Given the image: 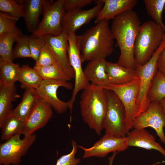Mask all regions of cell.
Returning <instances> with one entry per match:
<instances>
[{"mask_svg": "<svg viewBox=\"0 0 165 165\" xmlns=\"http://www.w3.org/2000/svg\"><path fill=\"white\" fill-rule=\"evenodd\" d=\"M113 20L111 30L120 53L117 63L126 68L135 69L137 64L134 46L141 26L139 18L132 9L117 16Z\"/></svg>", "mask_w": 165, "mask_h": 165, "instance_id": "1", "label": "cell"}, {"mask_svg": "<svg viewBox=\"0 0 165 165\" xmlns=\"http://www.w3.org/2000/svg\"><path fill=\"white\" fill-rule=\"evenodd\" d=\"M114 40L109 26L108 20L100 21L87 30L80 35L82 62L105 59L114 51Z\"/></svg>", "mask_w": 165, "mask_h": 165, "instance_id": "2", "label": "cell"}, {"mask_svg": "<svg viewBox=\"0 0 165 165\" xmlns=\"http://www.w3.org/2000/svg\"><path fill=\"white\" fill-rule=\"evenodd\" d=\"M106 90L91 84L83 90L80 96L81 115L84 122L100 135L108 107Z\"/></svg>", "mask_w": 165, "mask_h": 165, "instance_id": "3", "label": "cell"}, {"mask_svg": "<svg viewBox=\"0 0 165 165\" xmlns=\"http://www.w3.org/2000/svg\"><path fill=\"white\" fill-rule=\"evenodd\" d=\"M165 35L163 28L153 20L141 25L134 46L137 65H143L149 60L162 42Z\"/></svg>", "mask_w": 165, "mask_h": 165, "instance_id": "4", "label": "cell"}, {"mask_svg": "<svg viewBox=\"0 0 165 165\" xmlns=\"http://www.w3.org/2000/svg\"><path fill=\"white\" fill-rule=\"evenodd\" d=\"M165 47V35L162 42L149 60L143 65H136L135 69L136 75L140 79V86L137 99L139 111L137 116L144 112L150 101L148 97V92L152 83L158 70L157 61L159 56Z\"/></svg>", "mask_w": 165, "mask_h": 165, "instance_id": "5", "label": "cell"}, {"mask_svg": "<svg viewBox=\"0 0 165 165\" xmlns=\"http://www.w3.org/2000/svg\"><path fill=\"white\" fill-rule=\"evenodd\" d=\"M64 1L44 0L43 16L36 30L32 33L33 36L41 37L49 34L56 36L62 33L64 30L62 26L65 13Z\"/></svg>", "mask_w": 165, "mask_h": 165, "instance_id": "6", "label": "cell"}, {"mask_svg": "<svg viewBox=\"0 0 165 165\" xmlns=\"http://www.w3.org/2000/svg\"><path fill=\"white\" fill-rule=\"evenodd\" d=\"M139 86L140 79L138 76L129 83L122 85L108 84L103 88L114 92L123 103L126 112V127L127 134L133 127L134 120L138 112L137 99Z\"/></svg>", "mask_w": 165, "mask_h": 165, "instance_id": "7", "label": "cell"}, {"mask_svg": "<svg viewBox=\"0 0 165 165\" xmlns=\"http://www.w3.org/2000/svg\"><path fill=\"white\" fill-rule=\"evenodd\" d=\"M68 56L69 63L75 74V85L72 96L68 101L71 113L77 94L90 84L86 79L82 69V62L80 46V35L75 33H68Z\"/></svg>", "mask_w": 165, "mask_h": 165, "instance_id": "8", "label": "cell"}, {"mask_svg": "<svg viewBox=\"0 0 165 165\" xmlns=\"http://www.w3.org/2000/svg\"><path fill=\"white\" fill-rule=\"evenodd\" d=\"M106 91L108 104L103 129L105 134L117 137H126V114L123 105L114 92L108 90Z\"/></svg>", "mask_w": 165, "mask_h": 165, "instance_id": "9", "label": "cell"}, {"mask_svg": "<svg viewBox=\"0 0 165 165\" xmlns=\"http://www.w3.org/2000/svg\"><path fill=\"white\" fill-rule=\"evenodd\" d=\"M21 133L11 137L0 145V165H19L21 157L26 154L36 139L33 134L20 138Z\"/></svg>", "mask_w": 165, "mask_h": 165, "instance_id": "10", "label": "cell"}, {"mask_svg": "<svg viewBox=\"0 0 165 165\" xmlns=\"http://www.w3.org/2000/svg\"><path fill=\"white\" fill-rule=\"evenodd\" d=\"M67 34L64 29L57 36L49 34L43 37L45 45L49 48L61 71L69 81L75 78V74L68 57Z\"/></svg>", "mask_w": 165, "mask_h": 165, "instance_id": "11", "label": "cell"}, {"mask_svg": "<svg viewBox=\"0 0 165 165\" xmlns=\"http://www.w3.org/2000/svg\"><path fill=\"white\" fill-rule=\"evenodd\" d=\"M153 128L161 142L165 144V135L163 128H165V113L159 101H152L147 109L137 116L133 124L136 129Z\"/></svg>", "mask_w": 165, "mask_h": 165, "instance_id": "12", "label": "cell"}, {"mask_svg": "<svg viewBox=\"0 0 165 165\" xmlns=\"http://www.w3.org/2000/svg\"><path fill=\"white\" fill-rule=\"evenodd\" d=\"M78 148L84 152V159L91 157H104L110 152H122L129 147L127 137H117L105 134L94 145L86 148L78 145Z\"/></svg>", "mask_w": 165, "mask_h": 165, "instance_id": "13", "label": "cell"}, {"mask_svg": "<svg viewBox=\"0 0 165 165\" xmlns=\"http://www.w3.org/2000/svg\"><path fill=\"white\" fill-rule=\"evenodd\" d=\"M60 87L71 90L73 85L68 81L45 80L36 89L39 99L49 105L58 114L64 113L69 108L68 102L61 100L57 95V90Z\"/></svg>", "mask_w": 165, "mask_h": 165, "instance_id": "14", "label": "cell"}, {"mask_svg": "<svg viewBox=\"0 0 165 165\" xmlns=\"http://www.w3.org/2000/svg\"><path fill=\"white\" fill-rule=\"evenodd\" d=\"M96 5L88 10L77 9L65 12L62 26L68 33H75L82 26L97 16L104 5L103 0H93Z\"/></svg>", "mask_w": 165, "mask_h": 165, "instance_id": "15", "label": "cell"}, {"mask_svg": "<svg viewBox=\"0 0 165 165\" xmlns=\"http://www.w3.org/2000/svg\"><path fill=\"white\" fill-rule=\"evenodd\" d=\"M52 107L39 99L24 122L22 131L24 137L33 134L44 127L53 116Z\"/></svg>", "mask_w": 165, "mask_h": 165, "instance_id": "16", "label": "cell"}, {"mask_svg": "<svg viewBox=\"0 0 165 165\" xmlns=\"http://www.w3.org/2000/svg\"><path fill=\"white\" fill-rule=\"evenodd\" d=\"M104 5L96 17V24L102 20L113 19L127 11L132 10L138 2L137 0H103Z\"/></svg>", "mask_w": 165, "mask_h": 165, "instance_id": "17", "label": "cell"}, {"mask_svg": "<svg viewBox=\"0 0 165 165\" xmlns=\"http://www.w3.org/2000/svg\"><path fill=\"white\" fill-rule=\"evenodd\" d=\"M126 137L129 147L156 150L165 156V149L156 142L155 137L145 128H134L127 133Z\"/></svg>", "mask_w": 165, "mask_h": 165, "instance_id": "18", "label": "cell"}, {"mask_svg": "<svg viewBox=\"0 0 165 165\" xmlns=\"http://www.w3.org/2000/svg\"><path fill=\"white\" fill-rule=\"evenodd\" d=\"M107 62L105 59H97L89 62L83 72L86 79L91 84L103 88L109 84L106 72Z\"/></svg>", "mask_w": 165, "mask_h": 165, "instance_id": "19", "label": "cell"}, {"mask_svg": "<svg viewBox=\"0 0 165 165\" xmlns=\"http://www.w3.org/2000/svg\"><path fill=\"white\" fill-rule=\"evenodd\" d=\"M19 1L23 6V16L29 31L33 33L39 24V18L43 11L44 0H26Z\"/></svg>", "mask_w": 165, "mask_h": 165, "instance_id": "20", "label": "cell"}, {"mask_svg": "<svg viewBox=\"0 0 165 165\" xmlns=\"http://www.w3.org/2000/svg\"><path fill=\"white\" fill-rule=\"evenodd\" d=\"M106 72L108 76L109 84L113 85L128 83L138 77L135 69L126 68L117 63L107 61Z\"/></svg>", "mask_w": 165, "mask_h": 165, "instance_id": "21", "label": "cell"}, {"mask_svg": "<svg viewBox=\"0 0 165 165\" xmlns=\"http://www.w3.org/2000/svg\"><path fill=\"white\" fill-rule=\"evenodd\" d=\"M39 100L36 89H25L21 101L10 114L25 122Z\"/></svg>", "mask_w": 165, "mask_h": 165, "instance_id": "22", "label": "cell"}, {"mask_svg": "<svg viewBox=\"0 0 165 165\" xmlns=\"http://www.w3.org/2000/svg\"><path fill=\"white\" fill-rule=\"evenodd\" d=\"M20 97L15 84L0 85V126L13 110V102Z\"/></svg>", "mask_w": 165, "mask_h": 165, "instance_id": "23", "label": "cell"}, {"mask_svg": "<svg viewBox=\"0 0 165 165\" xmlns=\"http://www.w3.org/2000/svg\"><path fill=\"white\" fill-rule=\"evenodd\" d=\"M22 35L19 29L0 35V61L13 62V44Z\"/></svg>", "mask_w": 165, "mask_h": 165, "instance_id": "24", "label": "cell"}, {"mask_svg": "<svg viewBox=\"0 0 165 165\" xmlns=\"http://www.w3.org/2000/svg\"><path fill=\"white\" fill-rule=\"evenodd\" d=\"M43 81L38 72L34 68L27 65L21 67L19 81L20 86L24 89L31 88L37 89Z\"/></svg>", "mask_w": 165, "mask_h": 165, "instance_id": "25", "label": "cell"}, {"mask_svg": "<svg viewBox=\"0 0 165 165\" xmlns=\"http://www.w3.org/2000/svg\"><path fill=\"white\" fill-rule=\"evenodd\" d=\"M21 67L13 62L0 61V85L14 84L18 81Z\"/></svg>", "mask_w": 165, "mask_h": 165, "instance_id": "26", "label": "cell"}, {"mask_svg": "<svg viewBox=\"0 0 165 165\" xmlns=\"http://www.w3.org/2000/svg\"><path fill=\"white\" fill-rule=\"evenodd\" d=\"M24 122L10 114L0 126L2 130L1 140H6L17 134L22 133Z\"/></svg>", "mask_w": 165, "mask_h": 165, "instance_id": "27", "label": "cell"}, {"mask_svg": "<svg viewBox=\"0 0 165 165\" xmlns=\"http://www.w3.org/2000/svg\"><path fill=\"white\" fill-rule=\"evenodd\" d=\"M143 1L148 14L155 22L162 26L165 31V25L163 22L162 17L165 6V0H144Z\"/></svg>", "mask_w": 165, "mask_h": 165, "instance_id": "28", "label": "cell"}, {"mask_svg": "<svg viewBox=\"0 0 165 165\" xmlns=\"http://www.w3.org/2000/svg\"><path fill=\"white\" fill-rule=\"evenodd\" d=\"M148 97L150 102L159 101L165 97V76L158 71L152 83Z\"/></svg>", "mask_w": 165, "mask_h": 165, "instance_id": "29", "label": "cell"}, {"mask_svg": "<svg viewBox=\"0 0 165 165\" xmlns=\"http://www.w3.org/2000/svg\"><path fill=\"white\" fill-rule=\"evenodd\" d=\"M34 68L38 72L43 80H54L64 81L68 79L59 67L52 65L46 67H37Z\"/></svg>", "mask_w": 165, "mask_h": 165, "instance_id": "30", "label": "cell"}, {"mask_svg": "<svg viewBox=\"0 0 165 165\" xmlns=\"http://www.w3.org/2000/svg\"><path fill=\"white\" fill-rule=\"evenodd\" d=\"M16 42V45L13 51V59L27 57L31 58L28 36L22 35Z\"/></svg>", "mask_w": 165, "mask_h": 165, "instance_id": "31", "label": "cell"}, {"mask_svg": "<svg viewBox=\"0 0 165 165\" xmlns=\"http://www.w3.org/2000/svg\"><path fill=\"white\" fill-rule=\"evenodd\" d=\"M0 10L19 19L23 17V6L14 0H0Z\"/></svg>", "mask_w": 165, "mask_h": 165, "instance_id": "32", "label": "cell"}, {"mask_svg": "<svg viewBox=\"0 0 165 165\" xmlns=\"http://www.w3.org/2000/svg\"><path fill=\"white\" fill-rule=\"evenodd\" d=\"M19 18L10 14L0 12V35L6 33L14 31L19 29L16 23Z\"/></svg>", "mask_w": 165, "mask_h": 165, "instance_id": "33", "label": "cell"}, {"mask_svg": "<svg viewBox=\"0 0 165 165\" xmlns=\"http://www.w3.org/2000/svg\"><path fill=\"white\" fill-rule=\"evenodd\" d=\"M28 37L31 58L36 62L42 49L45 46V39L43 36L35 37L32 35Z\"/></svg>", "mask_w": 165, "mask_h": 165, "instance_id": "34", "label": "cell"}, {"mask_svg": "<svg viewBox=\"0 0 165 165\" xmlns=\"http://www.w3.org/2000/svg\"><path fill=\"white\" fill-rule=\"evenodd\" d=\"M71 143L72 149L71 152L57 159L56 165H78L80 163L81 159L75 157L78 147L77 143L73 140Z\"/></svg>", "mask_w": 165, "mask_h": 165, "instance_id": "35", "label": "cell"}, {"mask_svg": "<svg viewBox=\"0 0 165 165\" xmlns=\"http://www.w3.org/2000/svg\"><path fill=\"white\" fill-rule=\"evenodd\" d=\"M52 65H56L60 68L51 52L45 45L41 52L38 61L35 62V66L46 67Z\"/></svg>", "mask_w": 165, "mask_h": 165, "instance_id": "36", "label": "cell"}, {"mask_svg": "<svg viewBox=\"0 0 165 165\" xmlns=\"http://www.w3.org/2000/svg\"><path fill=\"white\" fill-rule=\"evenodd\" d=\"M92 0H64L63 7L64 11L69 10L77 9H81L91 4Z\"/></svg>", "mask_w": 165, "mask_h": 165, "instance_id": "37", "label": "cell"}, {"mask_svg": "<svg viewBox=\"0 0 165 165\" xmlns=\"http://www.w3.org/2000/svg\"><path fill=\"white\" fill-rule=\"evenodd\" d=\"M158 70L165 76V47L160 53L157 61Z\"/></svg>", "mask_w": 165, "mask_h": 165, "instance_id": "38", "label": "cell"}, {"mask_svg": "<svg viewBox=\"0 0 165 165\" xmlns=\"http://www.w3.org/2000/svg\"><path fill=\"white\" fill-rule=\"evenodd\" d=\"M118 152H114L112 155L108 158L109 161V165H112L114 159Z\"/></svg>", "mask_w": 165, "mask_h": 165, "instance_id": "39", "label": "cell"}, {"mask_svg": "<svg viewBox=\"0 0 165 165\" xmlns=\"http://www.w3.org/2000/svg\"><path fill=\"white\" fill-rule=\"evenodd\" d=\"M159 102L163 110L165 113V97L161 99Z\"/></svg>", "mask_w": 165, "mask_h": 165, "instance_id": "40", "label": "cell"}, {"mask_svg": "<svg viewBox=\"0 0 165 165\" xmlns=\"http://www.w3.org/2000/svg\"><path fill=\"white\" fill-rule=\"evenodd\" d=\"M164 11L165 13V7H164Z\"/></svg>", "mask_w": 165, "mask_h": 165, "instance_id": "41", "label": "cell"}]
</instances>
